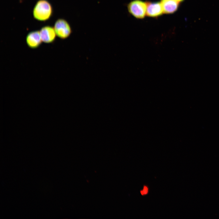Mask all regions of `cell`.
Returning a JSON list of instances; mask_svg holds the SVG:
<instances>
[{
    "label": "cell",
    "instance_id": "obj_1",
    "mask_svg": "<svg viewBox=\"0 0 219 219\" xmlns=\"http://www.w3.org/2000/svg\"><path fill=\"white\" fill-rule=\"evenodd\" d=\"M52 13L51 5L46 0H39L35 5L33 11L34 18L41 21H45L49 19Z\"/></svg>",
    "mask_w": 219,
    "mask_h": 219
},
{
    "label": "cell",
    "instance_id": "obj_2",
    "mask_svg": "<svg viewBox=\"0 0 219 219\" xmlns=\"http://www.w3.org/2000/svg\"><path fill=\"white\" fill-rule=\"evenodd\" d=\"M129 13L138 19H143L146 13L147 3L140 0H133L127 5Z\"/></svg>",
    "mask_w": 219,
    "mask_h": 219
},
{
    "label": "cell",
    "instance_id": "obj_3",
    "mask_svg": "<svg viewBox=\"0 0 219 219\" xmlns=\"http://www.w3.org/2000/svg\"><path fill=\"white\" fill-rule=\"evenodd\" d=\"M54 29L57 36L62 39L68 38L72 32L69 24L64 19H57L55 23Z\"/></svg>",
    "mask_w": 219,
    "mask_h": 219
},
{
    "label": "cell",
    "instance_id": "obj_4",
    "mask_svg": "<svg viewBox=\"0 0 219 219\" xmlns=\"http://www.w3.org/2000/svg\"><path fill=\"white\" fill-rule=\"evenodd\" d=\"M26 41L27 46L30 48L36 49L38 48L42 41L40 31H35L30 32L26 36Z\"/></svg>",
    "mask_w": 219,
    "mask_h": 219
},
{
    "label": "cell",
    "instance_id": "obj_5",
    "mask_svg": "<svg viewBox=\"0 0 219 219\" xmlns=\"http://www.w3.org/2000/svg\"><path fill=\"white\" fill-rule=\"evenodd\" d=\"M40 32L42 42L48 43H52L55 40L56 34L54 28L51 26H44Z\"/></svg>",
    "mask_w": 219,
    "mask_h": 219
},
{
    "label": "cell",
    "instance_id": "obj_6",
    "mask_svg": "<svg viewBox=\"0 0 219 219\" xmlns=\"http://www.w3.org/2000/svg\"><path fill=\"white\" fill-rule=\"evenodd\" d=\"M146 14L150 17H157L162 15L163 12L160 2H147Z\"/></svg>",
    "mask_w": 219,
    "mask_h": 219
},
{
    "label": "cell",
    "instance_id": "obj_7",
    "mask_svg": "<svg viewBox=\"0 0 219 219\" xmlns=\"http://www.w3.org/2000/svg\"><path fill=\"white\" fill-rule=\"evenodd\" d=\"M163 11L166 14H171L175 12L179 6V2L176 0H161Z\"/></svg>",
    "mask_w": 219,
    "mask_h": 219
},
{
    "label": "cell",
    "instance_id": "obj_8",
    "mask_svg": "<svg viewBox=\"0 0 219 219\" xmlns=\"http://www.w3.org/2000/svg\"><path fill=\"white\" fill-rule=\"evenodd\" d=\"M148 192V188L146 186H144L143 190L141 191V194L142 195L146 194Z\"/></svg>",
    "mask_w": 219,
    "mask_h": 219
},
{
    "label": "cell",
    "instance_id": "obj_9",
    "mask_svg": "<svg viewBox=\"0 0 219 219\" xmlns=\"http://www.w3.org/2000/svg\"><path fill=\"white\" fill-rule=\"evenodd\" d=\"M176 0L177 1H178V2H182L184 0Z\"/></svg>",
    "mask_w": 219,
    "mask_h": 219
}]
</instances>
